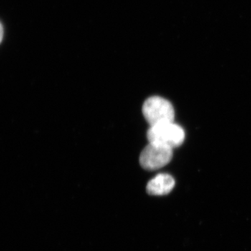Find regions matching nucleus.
Returning <instances> with one entry per match:
<instances>
[{"instance_id":"20e7f679","label":"nucleus","mask_w":251,"mask_h":251,"mask_svg":"<svg viewBox=\"0 0 251 251\" xmlns=\"http://www.w3.org/2000/svg\"><path fill=\"white\" fill-rule=\"evenodd\" d=\"M175 186L174 178L171 175L162 173L149 181L147 192L151 196H165L171 193Z\"/></svg>"},{"instance_id":"f03ea898","label":"nucleus","mask_w":251,"mask_h":251,"mask_svg":"<svg viewBox=\"0 0 251 251\" xmlns=\"http://www.w3.org/2000/svg\"><path fill=\"white\" fill-rule=\"evenodd\" d=\"M143 113L150 126L174 122L175 110L169 100L160 97H150L143 105Z\"/></svg>"},{"instance_id":"7ed1b4c3","label":"nucleus","mask_w":251,"mask_h":251,"mask_svg":"<svg viewBox=\"0 0 251 251\" xmlns=\"http://www.w3.org/2000/svg\"><path fill=\"white\" fill-rule=\"evenodd\" d=\"M173 156V149L150 143L140 153V163L147 171H156L168 164Z\"/></svg>"},{"instance_id":"f257e3e1","label":"nucleus","mask_w":251,"mask_h":251,"mask_svg":"<svg viewBox=\"0 0 251 251\" xmlns=\"http://www.w3.org/2000/svg\"><path fill=\"white\" fill-rule=\"evenodd\" d=\"M149 143L158 144L171 149L182 145L184 130L174 122H166L150 126L147 133Z\"/></svg>"},{"instance_id":"39448f33","label":"nucleus","mask_w":251,"mask_h":251,"mask_svg":"<svg viewBox=\"0 0 251 251\" xmlns=\"http://www.w3.org/2000/svg\"><path fill=\"white\" fill-rule=\"evenodd\" d=\"M3 36H4V29H3L2 25L0 23V43L2 41Z\"/></svg>"}]
</instances>
